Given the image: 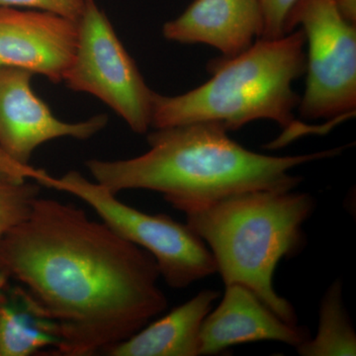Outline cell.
Instances as JSON below:
<instances>
[{
	"mask_svg": "<svg viewBox=\"0 0 356 356\" xmlns=\"http://www.w3.org/2000/svg\"><path fill=\"white\" fill-rule=\"evenodd\" d=\"M0 267L57 325L55 355H104L168 306L149 252L54 199L37 198L0 241Z\"/></svg>",
	"mask_w": 356,
	"mask_h": 356,
	"instance_id": "obj_1",
	"label": "cell"
},
{
	"mask_svg": "<svg viewBox=\"0 0 356 356\" xmlns=\"http://www.w3.org/2000/svg\"><path fill=\"white\" fill-rule=\"evenodd\" d=\"M147 142L149 151L139 156L90 159L86 168L95 181L115 194L132 189L158 192L184 214L242 192L293 191L303 178L290 170L343 151L337 147L299 156H267L245 149L212 122L156 129Z\"/></svg>",
	"mask_w": 356,
	"mask_h": 356,
	"instance_id": "obj_2",
	"label": "cell"
},
{
	"mask_svg": "<svg viewBox=\"0 0 356 356\" xmlns=\"http://www.w3.org/2000/svg\"><path fill=\"white\" fill-rule=\"evenodd\" d=\"M303 30L278 39H257L235 57L210 60L211 79L184 95L154 92L151 127L163 129L212 122L236 131L250 122L271 120L286 130L285 143L298 127L294 111L300 96L293 83L306 72Z\"/></svg>",
	"mask_w": 356,
	"mask_h": 356,
	"instance_id": "obj_3",
	"label": "cell"
},
{
	"mask_svg": "<svg viewBox=\"0 0 356 356\" xmlns=\"http://www.w3.org/2000/svg\"><path fill=\"white\" fill-rule=\"evenodd\" d=\"M316 200L293 191H252L234 194L187 213L186 224L209 248L225 286L250 288L285 322L298 325L294 307L274 289L281 259L305 248L303 225Z\"/></svg>",
	"mask_w": 356,
	"mask_h": 356,
	"instance_id": "obj_4",
	"label": "cell"
},
{
	"mask_svg": "<svg viewBox=\"0 0 356 356\" xmlns=\"http://www.w3.org/2000/svg\"><path fill=\"white\" fill-rule=\"evenodd\" d=\"M48 187L81 199L115 233L149 252L161 277L172 289H184L217 273L209 248L188 225L131 207L106 187L77 172L51 177Z\"/></svg>",
	"mask_w": 356,
	"mask_h": 356,
	"instance_id": "obj_5",
	"label": "cell"
},
{
	"mask_svg": "<svg viewBox=\"0 0 356 356\" xmlns=\"http://www.w3.org/2000/svg\"><path fill=\"white\" fill-rule=\"evenodd\" d=\"M299 25L308 48L300 114L311 120H339L355 114L356 25L341 15L334 0H297L285 32Z\"/></svg>",
	"mask_w": 356,
	"mask_h": 356,
	"instance_id": "obj_6",
	"label": "cell"
},
{
	"mask_svg": "<svg viewBox=\"0 0 356 356\" xmlns=\"http://www.w3.org/2000/svg\"><path fill=\"white\" fill-rule=\"evenodd\" d=\"M64 81L72 90L99 98L134 132L151 127L154 92L95 0L79 21L76 54Z\"/></svg>",
	"mask_w": 356,
	"mask_h": 356,
	"instance_id": "obj_7",
	"label": "cell"
},
{
	"mask_svg": "<svg viewBox=\"0 0 356 356\" xmlns=\"http://www.w3.org/2000/svg\"><path fill=\"white\" fill-rule=\"evenodd\" d=\"M33 74L29 70L0 65V146L26 165L44 143L67 137L88 140L108 121L105 115L77 123L60 120L33 92Z\"/></svg>",
	"mask_w": 356,
	"mask_h": 356,
	"instance_id": "obj_8",
	"label": "cell"
},
{
	"mask_svg": "<svg viewBox=\"0 0 356 356\" xmlns=\"http://www.w3.org/2000/svg\"><path fill=\"white\" fill-rule=\"evenodd\" d=\"M79 38V22L46 11L0 7V65L64 81Z\"/></svg>",
	"mask_w": 356,
	"mask_h": 356,
	"instance_id": "obj_9",
	"label": "cell"
},
{
	"mask_svg": "<svg viewBox=\"0 0 356 356\" xmlns=\"http://www.w3.org/2000/svg\"><path fill=\"white\" fill-rule=\"evenodd\" d=\"M219 305L204 320L200 355H218L238 344L278 341L296 348L310 339L304 325H291L274 313L250 288L225 286Z\"/></svg>",
	"mask_w": 356,
	"mask_h": 356,
	"instance_id": "obj_10",
	"label": "cell"
},
{
	"mask_svg": "<svg viewBox=\"0 0 356 356\" xmlns=\"http://www.w3.org/2000/svg\"><path fill=\"white\" fill-rule=\"evenodd\" d=\"M264 31L259 0H194L163 27V37L180 44H204L231 58L248 50Z\"/></svg>",
	"mask_w": 356,
	"mask_h": 356,
	"instance_id": "obj_11",
	"label": "cell"
},
{
	"mask_svg": "<svg viewBox=\"0 0 356 356\" xmlns=\"http://www.w3.org/2000/svg\"><path fill=\"white\" fill-rule=\"evenodd\" d=\"M220 292L202 290L126 341L105 351L109 356H198L204 320Z\"/></svg>",
	"mask_w": 356,
	"mask_h": 356,
	"instance_id": "obj_12",
	"label": "cell"
},
{
	"mask_svg": "<svg viewBox=\"0 0 356 356\" xmlns=\"http://www.w3.org/2000/svg\"><path fill=\"white\" fill-rule=\"evenodd\" d=\"M62 339L57 325L42 314L22 287L0 296V356H30L50 350L55 355Z\"/></svg>",
	"mask_w": 356,
	"mask_h": 356,
	"instance_id": "obj_13",
	"label": "cell"
},
{
	"mask_svg": "<svg viewBox=\"0 0 356 356\" xmlns=\"http://www.w3.org/2000/svg\"><path fill=\"white\" fill-rule=\"evenodd\" d=\"M303 356H355L356 334L344 305L343 282L334 280L321 301L315 337L296 348Z\"/></svg>",
	"mask_w": 356,
	"mask_h": 356,
	"instance_id": "obj_14",
	"label": "cell"
},
{
	"mask_svg": "<svg viewBox=\"0 0 356 356\" xmlns=\"http://www.w3.org/2000/svg\"><path fill=\"white\" fill-rule=\"evenodd\" d=\"M41 185L16 179L0 172V241L24 221L37 198Z\"/></svg>",
	"mask_w": 356,
	"mask_h": 356,
	"instance_id": "obj_15",
	"label": "cell"
},
{
	"mask_svg": "<svg viewBox=\"0 0 356 356\" xmlns=\"http://www.w3.org/2000/svg\"><path fill=\"white\" fill-rule=\"evenodd\" d=\"M90 0H0V7L46 11L79 22Z\"/></svg>",
	"mask_w": 356,
	"mask_h": 356,
	"instance_id": "obj_16",
	"label": "cell"
},
{
	"mask_svg": "<svg viewBox=\"0 0 356 356\" xmlns=\"http://www.w3.org/2000/svg\"><path fill=\"white\" fill-rule=\"evenodd\" d=\"M264 14L262 39H278L285 36V25L297 0H259Z\"/></svg>",
	"mask_w": 356,
	"mask_h": 356,
	"instance_id": "obj_17",
	"label": "cell"
},
{
	"mask_svg": "<svg viewBox=\"0 0 356 356\" xmlns=\"http://www.w3.org/2000/svg\"><path fill=\"white\" fill-rule=\"evenodd\" d=\"M0 172L6 173L9 177L16 179H31L36 181L41 186L48 185L51 175L42 170H37L33 166L22 165L15 159L11 158L8 154L0 146Z\"/></svg>",
	"mask_w": 356,
	"mask_h": 356,
	"instance_id": "obj_18",
	"label": "cell"
},
{
	"mask_svg": "<svg viewBox=\"0 0 356 356\" xmlns=\"http://www.w3.org/2000/svg\"><path fill=\"white\" fill-rule=\"evenodd\" d=\"M341 15L356 25V0H334Z\"/></svg>",
	"mask_w": 356,
	"mask_h": 356,
	"instance_id": "obj_19",
	"label": "cell"
},
{
	"mask_svg": "<svg viewBox=\"0 0 356 356\" xmlns=\"http://www.w3.org/2000/svg\"><path fill=\"white\" fill-rule=\"evenodd\" d=\"M9 278L7 277L6 274H4L3 271H2L1 267H0V296H1L2 292L6 288L7 280Z\"/></svg>",
	"mask_w": 356,
	"mask_h": 356,
	"instance_id": "obj_20",
	"label": "cell"
}]
</instances>
